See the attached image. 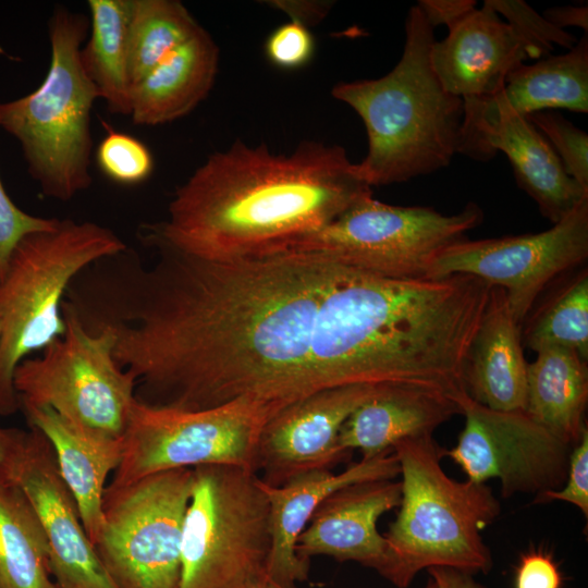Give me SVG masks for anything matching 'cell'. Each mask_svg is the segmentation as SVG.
<instances>
[{"mask_svg":"<svg viewBox=\"0 0 588 588\" xmlns=\"http://www.w3.org/2000/svg\"><path fill=\"white\" fill-rule=\"evenodd\" d=\"M461 414L450 394L428 387L382 383L345 420L338 436L341 450L363 457L393 451L401 441L432 436L441 424Z\"/></svg>","mask_w":588,"mask_h":588,"instance_id":"cell-22","label":"cell"},{"mask_svg":"<svg viewBox=\"0 0 588 588\" xmlns=\"http://www.w3.org/2000/svg\"><path fill=\"white\" fill-rule=\"evenodd\" d=\"M275 8L286 12L291 21L308 27L323 19L331 7L329 2L319 1H273Z\"/></svg>","mask_w":588,"mask_h":588,"instance_id":"cell-39","label":"cell"},{"mask_svg":"<svg viewBox=\"0 0 588 588\" xmlns=\"http://www.w3.org/2000/svg\"><path fill=\"white\" fill-rule=\"evenodd\" d=\"M433 29L413 5L395 66L380 78L339 82L331 89L364 122L368 152L355 171L370 187L438 171L458 154L464 100L448 93L432 69Z\"/></svg>","mask_w":588,"mask_h":588,"instance_id":"cell-4","label":"cell"},{"mask_svg":"<svg viewBox=\"0 0 588 588\" xmlns=\"http://www.w3.org/2000/svg\"><path fill=\"white\" fill-rule=\"evenodd\" d=\"M483 219L481 208L466 205L444 215L431 207L395 206L372 193L360 197L320 229L271 252L319 256L343 267L392 279H426L432 260Z\"/></svg>","mask_w":588,"mask_h":588,"instance_id":"cell-8","label":"cell"},{"mask_svg":"<svg viewBox=\"0 0 588 588\" xmlns=\"http://www.w3.org/2000/svg\"><path fill=\"white\" fill-rule=\"evenodd\" d=\"M520 328L505 292L492 286L463 371L466 393L488 408L525 411L528 363L523 353Z\"/></svg>","mask_w":588,"mask_h":588,"instance_id":"cell-23","label":"cell"},{"mask_svg":"<svg viewBox=\"0 0 588 588\" xmlns=\"http://www.w3.org/2000/svg\"><path fill=\"white\" fill-rule=\"evenodd\" d=\"M526 118L552 146L566 173L588 188L587 133L554 110L535 112Z\"/></svg>","mask_w":588,"mask_h":588,"instance_id":"cell-32","label":"cell"},{"mask_svg":"<svg viewBox=\"0 0 588 588\" xmlns=\"http://www.w3.org/2000/svg\"><path fill=\"white\" fill-rule=\"evenodd\" d=\"M401 501L383 535L394 555L403 587L430 567L469 574L488 573L492 556L481 531L500 514L486 483L456 481L441 466L445 450L432 436L399 442Z\"/></svg>","mask_w":588,"mask_h":588,"instance_id":"cell-6","label":"cell"},{"mask_svg":"<svg viewBox=\"0 0 588 588\" xmlns=\"http://www.w3.org/2000/svg\"><path fill=\"white\" fill-rule=\"evenodd\" d=\"M498 151L507 157L517 185L552 224L588 198V188L566 173L552 146L526 117L509 114L461 128L458 154L489 161Z\"/></svg>","mask_w":588,"mask_h":588,"instance_id":"cell-19","label":"cell"},{"mask_svg":"<svg viewBox=\"0 0 588 588\" xmlns=\"http://www.w3.org/2000/svg\"><path fill=\"white\" fill-rule=\"evenodd\" d=\"M28 426L50 442L59 471L76 501L91 543L102 525V499L109 475L118 468L123 439L110 438L68 420L49 407L21 405Z\"/></svg>","mask_w":588,"mask_h":588,"instance_id":"cell-24","label":"cell"},{"mask_svg":"<svg viewBox=\"0 0 588 588\" xmlns=\"http://www.w3.org/2000/svg\"><path fill=\"white\" fill-rule=\"evenodd\" d=\"M90 36L81 63L110 112L131 113L127 29L131 0H88Z\"/></svg>","mask_w":588,"mask_h":588,"instance_id":"cell-28","label":"cell"},{"mask_svg":"<svg viewBox=\"0 0 588 588\" xmlns=\"http://www.w3.org/2000/svg\"><path fill=\"white\" fill-rule=\"evenodd\" d=\"M282 408L240 399L197 411L134 405L123 436V453L109 485L144 476L206 465L241 467L257 474V452L267 421Z\"/></svg>","mask_w":588,"mask_h":588,"instance_id":"cell-11","label":"cell"},{"mask_svg":"<svg viewBox=\"0 0 588 588\" xmlns=\"http://www.w3.org/2000/svg\"><path fill=\"white\" fill-rule=\"evenodd\" d=\"M588 257V198L539 233L461 240L430 264L426 279L467 274L501 287L522 327L540 294Z\"/></svg>","mask_w":588,"mask_h":588,"instance_id":"cell-13","label":"cell"},{"mask_svg":"<svg viewBox=\"0 0 588 588\" xmlns=\"http://www.w3.org/2000/svg\"><path fill=\"white\" fill-rule=\"evenodd\" d=\"M234 588H290L275 580L267 569L252 575Z\"/></svg>","mask_w":588,"mask_h":588,"instance_id":"cell-43","label":"cell"},{"mask_svg":"<svg viewBox=\"0 0 588 588\" xmlns=\"http://www.w3.org/2000/svg\"><path fill=\"white\" fill-rule=\"evenodd\" d=\"M542 16L552 25L560 29L567 26L580 27L588 30V7L587 5H562L546 10Z\"/></svg>","mask_w":588,"mask_h":588,"instance_id":"cell-40","label":"cell"},{"mask_svg":"<svg viewBox=\"0 0 588 588\" xmlns=\"http://www.w3.org/2000/svg\"><path fill=\"white\" fill-rule=\"evenodd\" d=\"M83 270L65 294L89 332L108 330L137 401L186 411L240 399L281 408L315 392L309 352L338 265L296 252L211 258L139 236Z\"/></svg>","mask_w":588,"mask_h":588,"instance_id":"cell-1","label":"cell"},{"mask_svg":"<svg viewBox=\"0 0 588 588\" xmlns=\"http://www.w3.org/2000/svg\"><path fill=\"white\" fill-rule=\"evenodd\" d=\"M201 28L177 0H131L127 71L131 89Z\"/></svg>","mask_w":588,"mask_h":588,"instance_id":"cell-29","label":"cell"},{"mask_svg":"<svg viewBox=\"0 0 588 588\" xmlns=\"http://www.w3.org/2000/svg\"><path fill=\"white\" fill-rule=\"evenodd\" d=\"M218 64L219 48L201 27L132 87L133 123L157 126L188 114L211 90Z\"/></svg>","mask_w":588,"mask_h":588,"instance_id":"cell-25","label":"cell"},{"mask_svg":"<svg viewBox=\"0 0 588 588\" xmlns=\"http://www.w3.org/2000/svg\"><path fill=\"white\" fill-rule=\"evenodd\" d=\"M564 501L578 507L585 517L588 516V429L586 428L579 442L572 449L568 461L567 477L564 485L556 490H548L536 497V503Z\"/></svg>","mask_w":588,"mask_h":588,"instance_id":"cell-36","label":"cell"},{"mask_svg":"<svg viewBox=\"0 0 588 588\" xmlns=\"http://www.w3.org/2000/svg\"><path fill=\"white\" fill-rule=\"evenodd\" d=\"M106 136L96 150L100 171L111 181L135 185L146 181L154 171V157L148 147L136 137L115 131L102 121Z\"/></svg>","mask_w":588,"mask_h":588,"instance_id":"cell-31","label":"cell"},{"mask_svg":"<svg viewBox=\"0 0 588 588\" xmlns=\"http://www.w3.org/2000/svg\"><path fill=\"white\" fill-rule=\"evenodd\" d=\"M454 400L465 417V426L456 445L445 450V455L463 469L467 480L486 483L499 479L503 498L515 493L538 497L564 485L573 448L525 412L488 408L465 390Z\"/></svg>","mask_w":588,"mask_h":588,"instance_id":"cell-14","label":"cell"},{"mask_svg":"<svg viewBox=\"0 0 588 588\" xmlns=\"http://www.w3.org/2000/svg\"><path fill=\"white\" fill-rule=\"evenodd\" d=\"M177 588H234L267 569L269 503L258 474L241 467L193 468Z\"/></svg>","mask_w":588,"mask_h":588,"instance_id":"cell-9","label":"cell"},{"mask_svg":"<svg viewBox=\"0 0 588 588\" xmlns=\"http://www.w3.org/2000/svg\"><path fill=\"white\" fill-rule=\"evenodd\" d=\"M193 468L108 485L96 552L118 588H177Z\"/></svg>","mask_w":588,"mask_h":588,"instance_id":"cell-12","label":"cell"},{"mask_svg":"<svg viewBox=\"0 0 588 588\" xmlns=\"http://www.w3.org/2000/svg\"><path fill=\"white\" fill-rule=\"evenodd\" d=\"M400 464L394 451L362 457L335 474L316 469L291 478L279 487H261L269 503L270 552L267 572L286 587L308 578L309 563L296 554V542L319 504L332 492L352 483L394 479ZM260 479V478H259Z\"/></svg>","mask_w":588,"mask_h":588,"instance_id":"cell-20","label":"cell"},{"mask_svg":"<svg viewBox=\"0 0 588 588\" xmlns=\"http://www.w3.org/2000/svg\"><path fill=\"white\" fill-rule=\"evenodd\" d=\"M109 228L59 219L23 236L0 280V416L20 411L17 365L65 330L62 304L74 279L91 264L126 248Z\"/></svg>","mask_w":588,"mask_h":588,"instance_id":"cell-7","label":"cell"},{"mask_svg":"<svg viewBox=\"0 0 588 588\" xmlns=\"http://www.w3.org/2000/svg\"><path fill=\"white\" fill-rule=\"evenodd\" d=\"M527 59H538L528 41L485 1L449 29L430 50L443 88L462 99L497 95L507 74Z\"/></svg>","mask_w":588,"mask_h":588,"instance_id":"cell-18","label":"cell"},{"mask_svg":"<svg viewBox=\"0 0 588 588\" xmlns=\"http://www.w3.org/2000/svg\"><path fill=\"white\" fill-rule=\"evenodd\" d=\"M536 353L564 347L588 358V272L567 280L529 319L522 341Z\"/></svg>","mask_w":588,"mask_h":588,"instance_id":"cell-30","label":"cell"},{"mask_svg":"<svg viewBox=\"0 0 588 588\" xmlns=\"http://www.w3.org/2000/svg\"><path fill=\"white\" fill-rule=\"evenodd\" d=\"M63 334L15 368L20 406L49 407L100 434L123 439L137 402L134 376L113 356L108 330L89 332L63 301Z\"/></svg>","mask_w":588,"mask_h":588,"instance_id":"cell-10","label":"cell"},{"mask_svg":"<svg viewBox=\"0 0 588 588\" xmlns=\"http://www.w3.org/2000/svg\"><path fill=\"white\" fill-rule=\"evenodd\" d=\"M23 429L0 427V476L4 473Z\"/></svg>","mask_w":588,"mask_h":588,"instance_id":"cell-42","label":"cell"},{"mask_svg":"<svg viewBox=\"0 0 588 588\" xmlns=\"http://www.w3.org/2000/svg\"><path fill=\"white\" fill-rule=\"evenodd\" d=\"M371 193L339 145L307 140L275 155L237 140L210 155L175 191L168 217L138 235L204 257L261 255Z\"/></svg>","mask_w":588,"mask_h":588,"instance_id":"cell-3","label":"cell"},{"mask_svg":"<svg viewBox=\"0 0 588 588\" xmlns=\"http://www.w3.org/2000/svg\"><path fill=\"white\" fill-rule=\"evenodd\" d=\"M382 383L324 388L289 404L265 425L257 452V474L269 486L316 469H331L351 453L338 436L350 415Z\"/></svg>","mask_w":588,"mask_h":588,"instance_id":"cell-16","label":"cell"},{"mask_svg":"<svg viewBox=\"0 0 588 588\" xmlns=\"http://www.w3.org/2000/svg\"><path fill=\"white\" fill-rule=\"evenodd\" d=\"M464 100L462 127L500 117H527L535 112L567 109L588 111L587 33L567 52L548 56L534 64L520 63L506 76L504 87L489 98Z\"/></svg>","mask_w":588,"mask_h":588,"instance_id":"cell-21","label":"cell"},{"mask_svg":"<svg viewBox=\"0 0 588 588\" xmlns=\"http://www.w3.org/2000/svg\"><path fill=\"white\" fill-rule=\"evenodd\" d=\"M563 576L553 556L542 549L522 554L515 567L514 588H562Z\"/></svg>","mask_w":588,"mask_h":588,"instance_id":"cell-37","label":"cell"},{"mask_svg":"<svg viewBox=\"0 0 588 588\" xmlns=\"http://www.w3.org/2000/svg\"><path fill=\"white\" fill-rule=\"evenodd\" d=\"M491 289L467 274L403 280L338 265L310 343L315 390L407 383L455 397Z\"/></svg>","mask_w":588,"mask_h":588,"instance_id":"cell-2","label":"cell"},{"mask_svg":"<svg viewBox=\"0 0 588 588\" xmlns=\"http://www.w3.org/2000/svg\"><path fill=\"white\" fill-rule=\"evenodd\" d=\"M417 4L433 28L438 25H446L450 29L475 10L477 2L474 0H419Z\"/></svg>","mask_w":588,"mask_h":588,"instance_id":"cell-38","label":"cell"},{"mask_svg":"<svg viewBox=\"0 0 588 588\" xmlns=\"http://www.w3.org/2000/svg\"><path fill=\"white\" fill-rule=\"evenodd\" d=\"M499 14L505 16L512 25L532 47L538 59L546 58L554 49V45L573 48L577 39L571 33L560 29L549 23L525 1L518 0H486Z\"/></svg>","mask_w":588,"mask_h":588,"instance_id":"cell-33","label":"cell"},{"mask_svg":"<svg viewBox=\"0 0 588 588\" xmlns=\"http://www.w3.org/2000/svg\"><path fill=\"white\" fill-rule=\"evenodd\" d=\"M424 588H437L434 581L429 577L427 584L425 585Z\"/></svg>","mask_w":588,"mask_h":588,"instance_id":"cell-44","label":"cell"},{"mask_svg":"<svg viewBox=\"0 0 588 588\" xmlns=\"http://www.w3.org/2000/svg\"><path fill=\"white\" fill-rule=\"evenodd\" d=\"M587 360L564 347L537 352L527 369L525 413L566 445L574 448L587 428Z\"/></svg>","mask_w":588,"mask_h":588,"instance_id":"cell-26","label":"cell"},{"mask_svg":"<svg viewBox=\"0 0 588 588\" xmlns=\"http://www.w3.org/2000/svg\"><path fill=\"white\" fill-rule=\"evenodd\" d=\"M0 333H1V324H0Z\"/></svg>","mask_w":588,"mask_h":588,"instance_id":"cell-45","label":"cell"},{"mask_svg":"<svg viewBox=\"0 0 588 588\" xmlns=\"http://www.w3.org/2000/svg\"><path fill=\"white\" fill-rule=\"evenodd\" d=\"M58 220L34 216L19 208L0 180V280L19 241L28 233L52 228Z\"/></svg>","mask_w":588,"mask_h":588,"instance_id":"cell-35","label":"cell"},{"mask_svg":"<svg viewBox=\"0 0 588 588\" xmlns=\"http://www.w3.org/2000/svg\"><path fill=\"white\" fill-rule=\"evenodd\" d=\"M400 501L401 482L393 479L352 483L332 492L299 535L297 556L307 563L317 555L356 562L404 588L399 564L377 527L378 519Z\"/></svg>","mask_w":588,"mask_h":588,"instance_id":"cell-17","label":"cell"},{"mask_svg":"<svg viewBox=\"0 0 588 588\" xmlns=\"http://www.w3.org/2000/svg\"><path fill=\"white\" fill-rule=\"evenodd\" d=\"M315 38L307 26L290 21L277 27L265 42L268 61L283 70H296L310 62Z\"/></svg>","mask_w":588,"mask_h":588,"instance_id":"cell-34","label":"cell"},{"mask_svg":"<svg viewBox=\"0 0 588 588\" xmlns=\"http://www.w3.org/2000/svg\"><path fill=\"white\" fill-rule=\"evenodd\" d=\"M429 577L437 588H486L478 583L473 574L451 567H430L427 569Z\"/></svg>","mask_w":588,"mask_h":588,"instance_id":"cell-41","label":"cell"},{"mask_svg":"<svg viewBox=\"0 0 588 588\" xmlns=\"http://www.w3.org/2000/svg\"><path fill=\"white\" fill-rule=\"evenodd\" d=\"M89 19L57 5L48 22L49 70L34 91L0 102V127L20 144L42 195L66 201L87 189L91 110L100 98L81 63Z\"/></svg>","mask_w":588,"mask_h":588,"instance_id":"cell-5","label":"cell"},{"mask_svg":"<svg viewBox=\"0 0 588 588\" xmlns=\"http://www.w3.org/2000/svg\"><path fill=\"white\" fill-rule=\"evenodd\" d=\"M0 588H58L48 541L24 492L0 476Z\"/></svg>","mask_w":588,"mask_h":588,"instance_id":"cell-27","label":"cell"},{"mask_svg":"<svg viewBox=\"0 0 588 588\" xmlns=\"http://www.w3.org/2000/svg\"><path fill=\"white\" fill-rule=\"evenodd\" d=\"M4 478L24 492L40 522L58 588H118L87 536L53 449L39 430L22 431Z\"/></svg>","mask_w":588,"mask_h":588,"instance_id":"cell-15","label":"cell"}]
</instances>
